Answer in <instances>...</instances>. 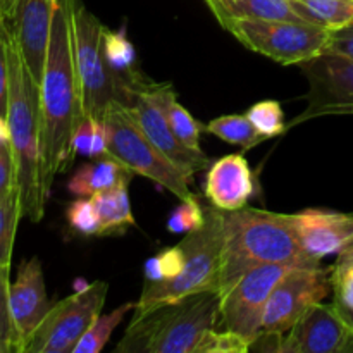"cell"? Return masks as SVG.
<instances>
[{
  "label": "cell",
  "instance_id": "cell-1",
  "mask_svg": "<svg viewBox=\"0 0 353 353\" xmlns=\"http://www.w3.org/2000/svg\"><path fill=\"white\" fill-rule=\"evenodd\" d=\"M41 185L50 195L55 176L68 171L76 154L72 140L81 123L78 79L72 59L65 0H57L40 81Z\"/></svg>",
  "mask_w": 353,
  "mask_h": 353
},
{
  "label": "cell",
  "instance_id": "cell-2",
  "mask_svg": "<svg viewBox=\"0 0 353 353\" xmlns=\"http://www.w3.org/2000/svg\"><path fill=\"white\" fill-rule=\"evenodd\" d=\"M262 264L314 268L319 261L303 250L292 214L243 207L224 212L223 250L216 292L224 293L250 269Z\"/></svg>",
  "mask_w": 353,
  "mask_h": 353
},
{
  "label": "cell",
  "instance_id": "cell-3",
  "mask_svg": "<svg viewBox=\"0 0 353 353\" xmlns=\"http://www.w3.org/2000/svg\"><path fill=\"white\" fill-rule=\"evenodd\" d=\"M6 43L9 55L7 123L16 161L21 212L31 223H40L48 199L41 185L40 85L31 76L16 45L7 40Z\"/></svg>",
  "mask_w": 353,
  "mask_h": 353
},
{
  "label": "cell",
  "instance_id": "cell-4",
  "mask_svg": "<svg viewBox=\"0 0 353 353\" xmlns=\"http://www.w3.org/2000/svg\"><path fill=\"white\" fill-rule=\"evenodd\" d=\"M217 292H200L172 303L133 312L117 353H196L200 340L219 319Z\"/></svg>",
  "mask_w": 353,
  "mask_h": 353
},
{
  "label": "cell",
  "instance_id": "cell-5",
  "mask_svg": "<svg viewBox=\"0 0 353 353\" xmlns=\"http://www.w3.org/2000/svg\"><path fill=\"white\" fill-rule=\"evenodd\" d=\"M224 234V210L210 205L205 209V221L199 230L192 231L181 240L179 247L185 252V268L172 281H145L134 312H147L164 303L178 302L185 296L200 292H216L221 265Z\"/></svg>",
  "mask_w": 353,
  "mask_h": 353
},
{
  "label": "cell",
  "instance_id": "cell-6",
  "mask_svg": "<svg viewBox=\"0 0 353 353\" xmlns=\"http://www.w3.org/2000/svg\"><path fill=\"white\" fill-rule=\"evenodd\" d=\"M103 128L109 157L116 159L133 174L152 179L169 190L181 202L196 199L190 188L193 183L192 176L181 171L148 140L130 107L112 100L103 117Z\"/></svg>",
  "mask_w": 353,
  "mask_h": 353
},
{
  "label": "cell",
  "instance_id": "cell-7",
  "mask_svg": "<svg viewBox=\"0 0 353 353\" xmlns=\"http://www.w3.org/2000/svg\"><path fill=\"white\" fill-rule=\"evenodd\" d=\"M71 30L72 59L78 79L81 121L103 123L114 100V81L102 52L103 24L90 12L83 0H65Z\"/></svg>",
  "mask_w": 353,
  "mask_h": 353
},
{
  "label": "cell",
  "instance_id": "cell-8",
  "mask_svg": "<svg viewBox=\"0 0 353 353\" xmlns=\"http://www.w3.org/2000/svg\"><path fill=\"white\" fill-rule=\"evenodd\" d=\"M221 26L241 45L278 64H302L326 52L331 31L319 24L295 21L226 19Z\"/></svg>",
  "mask_w": 353,
  "mask_h": 353
},
{
  "label": "cell",
  "instance_id": "cell-9",
  "mask_svg": "<svg viewBox=\"0 0 353 353\" xmlns=\"http://www.w3.org/2000/svg\"><path fill=\"white\" fill-rule=\"evenodd\" d=\"M107 293L109 285L95 281L54 303L26 341L23 353H74L83 334L102 314Z\"/></svg>",
  "mask_w": 353,
  "mask_h": 353
},
{
  "label": "cell",
  "instance_id": "cell-10",
  "mask_svg": "<svg viewBox=\"0 0 353 353\" xmlns=\"http://www.w3.org/2000/svg\"><path fill=\"white\" fill-rule=\"evenodd\" d=\"M299 265L262 264L245 272L233 286L221 293L217 330H228L254 341L261 334V323L272 290Z\"/></svg>",
  "mask_w": 353,
  "mask_h": 353
},
{
  "label": "cell",
  "instance_id": "cell-11",
  "mask_svg": "<svg viewBox=\"0 0 353 353\" xmlns=\"http://www.w3.org/2000/svg\"><path fill=\"white\" fill-rule=\"evenodd\" d=\"M57 0H0V34L14 43L40 85Z\"/></svg>",
  "mask_w": 353,
  "mask_h": 353
},
{
  "label": "cell",
  "instance_id": "cell-12",
  "mask_svg": "<svg viewBox=\"0 0 353 353\" xmlns=\"http://www.w3.org/2000/svg\"><path fill=\"white\" fill-rule=\"evenodd\" d=\"M333 290L331 269L293 268L272 290L261 323V333L285 334L307 309L323 302Z\"/></svg>",
  "mask_w": 353,
  "mask_h": 353
},
{
  "label": "cell",
  "instance_id": "cell-13",
  "mask_svg": "<svg viewBox=\"0 0 353 353\" xmlns=\"http://www.w3.org/2000/svg\"><path fill=\"white\" fill-rule=\"evenodd\" d=\"M147 76L140 74L117 99V102L124 103L130 107L133 112L134 119L138 121L143 133L147 134L148 140L169 159L174 162L181 171H185L188 176H195L199 171L209 165V157L202 150L196 152L183 145L172 133L171 126L168 123L164 110L161 109L154 97L145 90V81Z\"/></svg>",
  "mask_w": 353,
  "mask_h": 353
},
{
  "label": "cell",
  "instance_id": "cell-14",
  "mask_svg": "<svg viewBox=\"0 0 353 353\" xmlns=\"http://www.w3.org/2000/svg\"><path fill=\"white\" fill-rule=\"evenodd\" d=\"M352 331L336 303H316L283 334L281 353H345Z\"/></svg>",
  "mask_w": 353,
  "mask_h": 353
},
{
  "label": "cell",
  "instance_id": "cell-15",
  "mask_svg": "<svg viewBox=\"0 0 353 353\" xmlns=\"http://www.w3.org/2000/svg\"><path fill=\"white\" fill-rule=\"evenodd\" d=\"M9 302L17 334V353H23L26 341L52 309L40 259L31 257L21 262L16 281L10 283Z\"/></svg>",
  "mask_w": 353,
  "mask_h": 353
},
{
  "label": "cell",
  "instance_id": "cell-16",
  "mask_svg": "<svg viewBox=\"0 0 353 353\" xmlns=\"http://www.w3.org/2000/svg\"><path fill=\"white\" fill-rule=\"evenodd\" d=\"M292 223L303 250L316 261L340 254L353 238V214L330 209H305L292 214Z\"/></svg>",
  "mask_w": 353,
  "mask_h": 353
},
{
  "label": "cell",
  "instance_id": "cell-17",
  "mask_svg": "<svg viewBox=\"0 0 353 353\" xmlns=\"http://www.w3.org/2000/svg\"><path fill=\"white\" fill-rule=\"evenodd\" d=\"M210 205L224 212L247 207L255 192L254 172L241 154H230L217 159L209 168L203 186Z\"/></svg>",
  "mask_w": 353,
  "mask_h": 353
},
{
  "label": "cell",
  "instance_id": "cell-18",
  "mask_svg": "<svg viewBox=\"0 0 353 353\" xmlns=\"http://www.w3.org/2000/svg\"><path fill=\"white\" fill-rule=\"evenodd\" d=\"M216 19H265L314 23L299 0H205Z\"/></svg>",
  "mask_w": 353,
  "mask_h": 353
},
{
  "label": "cell",
  "instance_id": "cell-19",
  "mask_svg": "<svg viewBox=\"0 0 353 353\" xmlns=\"http://www.w3.org/2000/svg\"><path fill=\"white\" fill-rule=\"evenodd\" d=\"M321 105L330 116H353V61L334 57L319 83Z\"/></svg>",
  "mask_w": 353,
  "mask_h": 353
},
{
  "label": "cell",
  "instance_id": "cell-20",
  "mask_svg": "<svg viewBox=\"0 0 353 353\" xmlns=\"http://www.w3.org/2000/svg\"><path fill=\"white\" fill-rule=\"evenodd\" d=\"M145 90L154 97L155 102L164 110L169 126H171L172 133L178 137V140L192 150H202L200 148V133H202V130H205V126L200 124L178 102V95H176V90L172 88L171 83H155L152 79H147Z\"/></svg>",
  "mask_w": 353,
  "mask_h": 353
},
{
  "label": "cell",
  "instance_id": "cell-21",
  "mask_svg": "<svg viewBox=\"0 0 353 353\" xmlns=\"http://www.w3.org/2000/svg\"><path fill=\"white\" fill-rule=\"evenodd\" d=\"M133 172L124 168L116 159L103 155L97 161L83 164L68 183V190L76 196H93L95 193L105 192L119 183L131 181Z\"/></svg>",
  "mask_w": 353,
  "mask_h": 353
},
{
  "label": "cell",
  "instance_id": "cell-22",
  "mask_svg": "<svg viewBox=\"0 0 353 353\" xmlns=\"http://www.w3.org/2000/svg\"><path fill=\"white\" fill-rule=\"evenodd\" d=\"M102 52L105 64L112 74L114 100L141 74L137 64V52L124 31H112L103 28Z\"/></svg>",
  "mask_w": 353,
  "mask_h": 353
},
{
  "label": "cell",
  "instance_id": "cell-23",
  "mask_svg": "<svg viewBox=\"0 0 353 353\" xmlns=\"http://www.w3.org/2000/svg\"><path fill=\"white\" fill-rule=\"evenodd\" d=\"M128 186H130V181L119 183L92 196L100 217V236L124 233L128 228L137 224L131 212Z\"/></svg>",
  "mask_w": 353,
  "mask_h": 353
},
{
  "label": "cell",
  "instance_id": "cell-24",
  "mask_svg": "<svg viewBox=\"0 0 353 353\" xmlns=\"http://www.w3.org/2000/svg\"><path fill=\"white\" fill-rule=\"evenodd\" d=\"M205 131L221 138L226 143L238 145L243 150H252L259 143L268 140L255 130L254 124L245 114H230V116L216 117L205 124Z\"/></svg>",
  "mask_w": 353,
  "mask_h": 353
},
{
  "label": "cell",
  "instance_id": "cell-25",
  "mask_svg": "<svg viewBox=\"0 0 353 353\" xmlns=\"http://www.w3.org/2000/svg\"><path fill=\"white\" fill-rule=\"evenodd\" d=\"M134 310V302H128L124 305L117 307L112 312L102 316L100 314L93 324L90 326V330L83 334L81 340L76 345L74 353H99L102 352V348L105 347L107 341L110 340L112 333L116 331V327L123 323L124 316L128 312Z\"/></svg>",
  "mask_w": 353,
  "mask_h": 353
},
{
  "label": "cell",
  "instance_id": "cell-26",
  "mask_svg": "<svg viewBox=\"0 0 353 353\" xmlns=\"http://www.w3.org/2000/svg\"><path fill=\"white\" fill-rule=\"evenodd\" d=\"M310 19L330 31L353 23V0H299Z\"/></svg>",
  "mask_w": 353,
  "mask_h": 353
},
{
  "label": "cell",
  "instance_id": "cell-27",
  "mask_svg": "<svg viewBox=\"0 0 353 353\" xmlns=\"http://www.w3.org/2000/svg\"><path fill=\"white\" fill-rule=\"evenodd\" d=\"M21 217V196L19 190L16 188L9 195L0 196V264L3 265H10L14 238Z\"/></svg>",
  "mask_w": 353,
  "mask_h": 353
},
{
  "label": "cell",
  "instance_id": "cell-28",
  "mask_svg": "<svg viewBox=\"0 0 353 353\" xmlns=\"http://www.w3.org/2000/svg\"><path fill=\"white\" fill-rule=\"evenodd\" d=\"M245 116L250 119L255 130L268 140L279 137L286 131L285 112L281 109V103L276 102V100H262V102L254 103L245 112Z\"/></svg>",
  "mask_w": 353,
  "mask_h": 353
},
{
  "label": "cell",
  "instance_id": "cell-29",
  "mask_svg": "<svg viewBox=\"0 0 353 353\" xmlns=\"http://www.w3.org/2000/svg\"><path fill=\"white\" fill-rule=\"evenodd\" d=\"M185 268V252L179 247H171L162 250L155 257L145 262V281L165 283L172 281L181 274Z\"/></svg>",
  "mask_w": 353,
  "mask_h": 353
},
{
  "label": "cell",
  "instance_id": "cell-30",
  "mask_svg": "<svg viewBox=\"0 0 353 353\" xmlns=\"http://www.w3.org/2000/svg\"><path fill=\"white\" fill-rule=\"evenodd\" d=\"M72 148L76 155H85L90 159H99L107 155V140L103 123L83 119L72 140Z\"/></svg>",
  "mask_w": 353,
  "mask_h": 353
},
{
  "label": "cell",
  "instance_id": "cell-31",
  "mask_svg": "<svg viewBox=\"0 0 353 353\" xmlns=\"http://www.w3.org/2000/svg\"><path fill=\"white\" fill-rule=\"evenodd\" d=\"M69 226L83 236H100V217L92 196H79L65 212Z\"/></svg>",
  "mask_w": 353,
  "mask_h": 353
},
{
  "label": "cell",
  "instance_id": "cell-32",
  "mask_svg": "<svg viewBox=\"0 0 353 353\" xmlns=\"http://www.w3.org/2000/svg\"><path fill=\"white\" fill-rule=\"evenodd\" d=\"M250 345L252 341L241 334L212 327L200 340L196 353H247Z\"/></svg>",
  "mask_w": 353,
  "mask_h": 353
},
{
  "label": "cell",
  "instance_id": "cell-33",
  "mask_svg": "<svg viewBox=\"0 0 353 353\" xmlns=\"http://www.w3.org/2000/svg\"><path fill=\"white\" fill-rule=\"evenodd\" d=\"M9 271L10 265L0 264V343L3 345L7 353H17V334L10 316Z\"/></svg>",
  "mask_w": 353,
  "mask_h": 353
},
{
  "label": "cell",
  "instance_id": "cell-34",
  "mask_svg": "<svg viewBox=\"0 0 353 353\" xmlns=\"http://www.w3.org/2000/svg\"><path fill=\"white\" fill-rule=\"evenodd\" d=\"M205 221V209H202L199 199L183 200L179 207H176L168 219L169 233L188 234L199 230Z\"/></svg>",
  "mask_w": 353,
  "mask_h": 353
},
{
  "label": "cell",
  "instance_id": "cell-35",
  "mask_svg": "<svg viewBox=\"0 0 353 353\" xmlns=\"http://www.w3.org/2000/svg\"><path fill=\"white\" fill-rule=\"evenodd\" d=\"M334 303L353 309V262H336L331 268Z\"/></svg>",
  "mask_w": 353,
  "mask_h": 353
},
{
  "label": "cell",
  "instance_id": "cell-36",
  "mask_svg": "<svg viewBox=\"0 0 353 353\" xmlns=\"http://www.w3.org/2000/svg\"><path fill=\"white\" fill-rule=\"evenodd\" d=\"M17 188L16 161L10 141H0V196L9 195Z\"/></svg>",
  "mask_w": 353,
  "mask_h": 353
},
{
  "label": "cell",
  "instance_id": "cell-37",
  "mask_svg": "<svg viewBox=\"0 0 353 353\" xmlns=\"http://www.w3.org/2000/svg\"><path fill=\"white\" fill-rule=\"evenodd\" d=\"M326 50L343 55V57L353 61V23L338 31H331V38Z\"/></svg>",
  "mask_w": 353,
  "mask_h": 353
},
{
  "label": "cell",
  "instance_id": "cell-38",
  "mask_svg": "<svg viewBox=\"0 0 353 353\" xmlns=\"http://www.w3.org/2000/svg\"><path fill=\"white\" fill-rule=\"evenodd\" d=\"M7 100H9V55L7 43L0 34V116L7 117Z\"/></svg>",
  "mask_w": 353,
  "mask_h": 353
},
{
  "label": "cell",
  "instance_id": "cell-39",
  "mask_svg": "<svg viewBox=\"0 0 353 353\" xmlns=\"http://www.w3.org/2000/svg\"><path fill=\"white\" fill-rule=\"evenodd\" d=\"M338 309H340L341 316H343V319L347 321L348 327H350L352 331V338L350 341H348V347L347 350H345V353H353V309H345V307H340V305H338Z\"/></svg>",
  "mask_w": 353,
  "mask_h": 353
},
{
  "label": "cell",
  "instance_id": "cell-40",
  "mask_svg": "<svg viewBox=\"0 0 353 353\" xmlns=\"http://www.w3.org/2000/svg\"><path fill=\"white\" fill-rule=\"evenodd\" d=\"M336 262H353V238L345 245L343 250L338 254Z\"/></svg>",
  "mask_w": 353,
  "mask_h": 353
},
{
  "label": "cell",
  "instance_id": "cell-41",
  "mask_svg": "<svg viewBox=\"0 0 353 353\" xmlns=\"http://www.w3.org/2000/svg\"><path fill=\"white\" fill-rule=\"evenodd\" d=\"M0 141H10L9 123H7V117L3 116H0Z\"/></svg>",
  "mask_w": 353,
  "mask_h": 353
},
{
  "label": "cell",
  "instance_id": "cell-42",
  "mask_svg": "<svg viewBox=\"0 0 353 353\" xmlns=\"http://www.w3.org/2000/svg\"><path fill=\"white\" fill-rule=\"evenodd\" d=\"M0 353H7V350H6V348H3L2 343H0Z\"/></svg>",
  "mask_w": 353,
  "mask_h": 353
}]
</instances>
